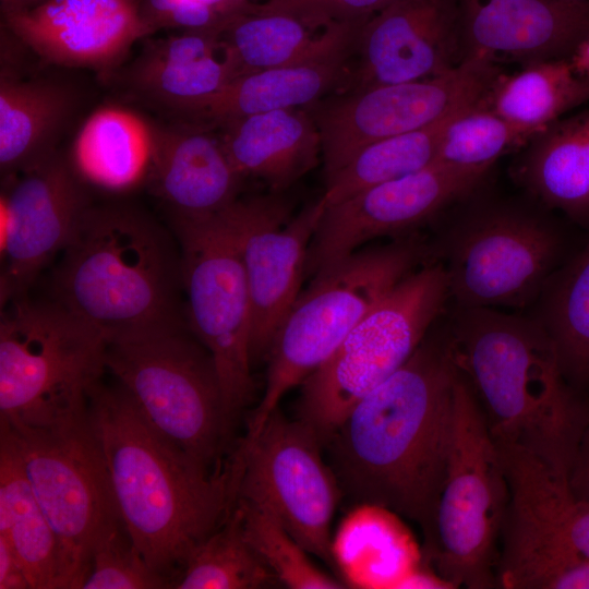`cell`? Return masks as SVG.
Returning <instances> with one entry per match:
<instances>
[{"mask_svg":"<svg viewBox=\"0 0 589 589\" xmlns=\"http://www.w3.org/2000/svg\"><path fill=\"white\" fill-rule=\"evenodd\" d=\"M455 375L445 326L434 324L325 442L341 491L417 522L424 536L447 465Z\"/></svg>","mask_w":589,"mask_h":589,"instance_id":"obj_1","label":"cell"},{"mask_svg":"<svg viewBox=\"0 0 589 589\" xmlns=\"http://www.w3.org/2000/svg\"><path fill=\"white\" fill-rule=\"evenodd\" d=\"M88 417L120 517L147 564L173 588L192 551L232 509L233 468L211 471L180 452L153 429L118 382L100 381L92 389Z\"/></svg>","mask_w":589,"mask_h":589,"instance_id":"obj_2","label":"cell"},{"mask_svg":"<svg viewBox=\"0 0 589 589\" xmlns=\"http://www.w3.org/2000/svg\"><path fill=\"white\" fill-rule=\"evenodd\" d=\"M447 342L496 444L521 447L568 478L589 401L564 377L537 317L453 305Z\"/></svg>","mask_w":589,"mask_h":589,"instance_id":"obj_3","label":"cell"},{"mask_svg":"<svg viewBox=\"0 0 589 589\" xmlns=\"http://www.w3.org/2000/svg\"><path fill=\"white\" fill-rule=\"evenodd\" d=\"M173 242L141 209L92 204L61 252L51 299L106 339L185 327L181 255Z\"/></svg>","mask_w":589,"mask_h":589,"instance_id":"obj_4","label":"cell"},{"mask_svg":"<svg viewBox=\"0 0 589 589\" xmlns=\"http://www.w3.org/2000/svg\"><path fill=\"white\" fill-rule=\"evenodd\" d=\"M105 352V335L53 299L1 306L0 420L53 429L85 419Z\"/></svg>","mask_w":589,"mask_h":589,"instance_id":"obj_5","label":"cell"},{"mask_svg":"<svg viewBox=\"0 0 589 589\" xmlns=\"http://www.w3.org/2000/svg\"><path fill=\"white\" fill-rule=\"evenodd\" d=\"M426 259L430 245L408 233L363 247L313 276L274 339L265 389L243 440L256 436L281 398L326 361L350 330Z\"/></svg>","mask_w":589,"mask_h":589,"instance_id":"obj_6","label":"cell"},{"mask_svg":"<svg viewBox=\"0 0 589 589\" xmlns=\"http://www.w3.org/2000/svg\"><path fill=\"white\" fill-rule=\"evenodd\" d=\"M508 502L509 486L498 446L456 369L447 465L424 536L425 553L438 579L456 588L497 586L496 548Z\"/></svg>","mask_w":589,"mask_h":589,"instance_id":"obj_7","label":"cell"},{"mask_svg":"<svg viewBox=\"0 0 589 589\" xmlns=\"http://www.w3.org/2000/svg\"><path fill=\"white\" fill-rule=\"evenodd\" d=\"M105 362L153 429L211 470L232 424L214 360L190 328L107 338Z\"/></svg>","mask_w":589,"mask_h":589,"instance_id":"obj_8","label":"cell"},{"mask_svg":"<svg viewBox=\"0 0 589 589\" xmlns=\"http://www.w3.org/2000/svg\"><path fill=\"white\" fill-rule=\"evenodd\" d=\"M448 301L440 262L430 261L406 277L300 384L298 419L325 444L351 409L407 362Z\"/></svg>","mask_w":589,"mask_h":589,"instance_id":"obj_9","label":"cell"},{"mask_svg":"<svg viewBox=\"0 0 589 589\" xmlns=\"http://www.w3.org/2000/svg\"><path fill=\"white\" fill-rule=\"evenodd\" d=\"M562 249L548 217L498 203L469 211L430 255L443 265L453 305L522 308L540 296Z\"/></svg>","mask_w":589,"mask_h":589,"instance_id":"obj_10","label":"cell"},{"mask_svg":"<svg viewBox=\"0 0 589 589\" xmlns=\"http://www.w3.org/2000/svg\"><path fill=\"white\" fill-rule=\"evenodd\" d=\"M181 255L185 316L211 353L229 421L254 394L251 303L226 208L204 217L171 216Z\"/></svg>","mask_w":589,"mask_h":589,"instance_id":"obj_11","label":"cell"},{"mask_svg":"<svg viewBox=\"0 0 589 589\" xmlns=\"http://www.w3.org/2000/svg\"><path fill=\"white\" fill-rule=\"evenodd\" d=\"M0 435L15 452L58 539L68 589H81L93 546L122 520L89 417L53 429L12 426Z\"/></svg>","mask_w":589,"mask_h":589,"instance_id":"obj_12","label":"cell"},{"mask_svg":"<svg viewBox=\"0 0 589 589\" xmlns=\"http://www.w3.org/2000/svg\"><path fill=\"white\" fill-rule=\"evenodd\" d=\"M322 445L311 426L277 408L235 453L236 498L268 509L309 554L334 565L330 526L341 490Z\"/></svg>","mask_w":589,"mask_h":589,"instance_id":"obj_13","label":"cell"},{"mask_svg":"<svg viewBox=\"0 0 589 589\" xmlns=\"http://www.w3.org/2000/svg\"><path fill=\"white\" fill-rule=\"evenodd\" d=\"M498 72L497 67L461 62L437 76L341 93L313 115L325 179L373 142L432 125L477 105Z\"/></svg>","mask_w":589,"mask_h":589,"instance_id":"obj_14","label":"cell"},{"mask_svg":"<svg viewBox=\"0 0 589 589\" xmlns=\"http://www.w3.org/2000/svg\"><path fill=\"white\" fill-rule=\"evenodd\" d=\"M325 209L322 196L290 217L276 195L237 199L226 208L251 303V359L268 357L274 339L300 296L309 248Z\"/></svg>","mask_w":589,"mask_h":589,"instance_id":"obj_15","label":"cell"},{"mask_svg":"<svg viewBox=\"0 0 589 589\" xmlns=\"http://www.w3.org/2000/svg\"><path fill=\"white\" fill-rule=\"evenodd\" d=\"M5 179L1 197L0 302L26 297L92 205L86 183L56 152Z\"/></svg>","mask_w":589,"mask_h":589,"instance_id":"obj_16","label":"cell"},{"mask_svg":"<svg viewBox=\"0 0 589 589\" xmlns=\"http://www.w3.org/2000/svg\"><path fill=\"white\" fill-rule=\"evenodd\" d=\"M485 175L435 161L325 206L309 248L305 276H315L369 241L411 233L446 206L469 195Z\"/></svg>","mask_w":589,"mask_h":589,"instance_id":"obj_17","label":"cell"},{"mask_svg":"<svg viewBox=\"0 0 589 589\" xmlns=\"http://www.w3.org/2000/svg\"><path fill=\"white\" fill-rule=\"evenodd\" d=\"M341 93L444 74L461 63L456 0H393L359 27Z\"/></svg>","mask_w":589,"mask_h":589,"instance_id":"obj_18","label":"cell"},{"mask_svg":"<svg viewBox=\"0 0 589 589\" xmlns=\"http://www.w3.org/2000/svg\"><path fill=\"white\" fill-rule=\"evenodd\" d=\"M4 27L41 60L109 73L154 34L141 0H47L4 13Z\"/></svg>","mask_w":589,"mask_h":589,"instance_id":"obj_19","label":"cell"},{"mask_svg":"<svg viewBox=\"0 0 589 589\" xmlns=\"http://www.w3.org/2000/svg\"><path fill=\"white\" fill-rule=\"evenodd\" d=\"M461 62L496 67L568 58L589 29V0H456Z\"/></svg>","mask_w":589,"mask_h":589,"instance_id":"obj_20","label":"cell"},{"mask_svg":"<svg viewBox=\"0 0 589 589\" xmlns=\"http://www.w3.org/2000/svg\"><path fill=\"white\" fill-rule=\"evenodd\" d=\"M152 155L146 181L171 216L204 217L238 199L241 177L220 139L207 127L179 120L151 124Z\"/></svg>","mask_w":589,"mask_h":589,"instance_id":"obj_21","label":"cell"},{"mask_svg":"<svg viewBox=\"0 0 589 589\" xmlns=\"http://www.w3.org/2000/svg\"><path fill=\"white\" fill-rule=\"evenodd\" d=\"M238 75L216 27L145 38L123 81L139 99L184 120Z\"/></svg>","mask_w":589,"mask_h":589,"instance_id":"obj_22","label":"cell"},{"mask_svg":"<svg viewBox=\"0 0 589 589\" xmlns=\"http://www.w3.org/2000/svg\"><path fill=\"white\" fill-rule=\"evenodd\" d=\"M361 24L323 22L243 2L225 16L218 32L241 75L352 52Z\"/></svg>","mask_w":589,"mask_h":589,"instance_id":"obj_23","label":"cell"},{"mask_svg":"<svg viewBox=\"0 0 589 589\" xmlns=\"http://www.w3.org/2000/svg\"><path fill=\"white\" fill-rule=\"evenodd\" d=\"M509 486L502 530L518 532L589 560V503L568 478L530 452L497 444Z\"/></svg>","mask_w":589,"mask_h":589,"instance_id":"obj_24","label":"cell"},{"mask_svg":"<svg viewBox=\"0 0 589 589\" xmlns=\"http://www.w3.org/2000/svg\"><path fill=\"white\" fill-rule=\"evenodd\" d=\"M81 103L73 83L57 77L24 79L8 67L0 75V168L4 178L58 152V143Z\"/></svg>","mask_w":589,"mask_h":589,"instance_id":"obj_25","label":"cell"},{"mask_svg":"<svg viewBox=\"0 0 589 589\" xmlns=\"http://www.w3.org/2000/svg\"><path fill=\"white\" fill-rule=\"evenodd\" d=\"M224 151L241 178L263 180L276 193L313 169L322 154L314 116L280 109L223 123Z\"/></svg>","mask_w":589,"mask_h":589,"instance_id":"obj_26","label":"cell"},{"mask_svg":"<svg viewBox=\"0 0 589 589\" xmlns=\"http://www.w3.org/2000/svg\"><path fill=\"white\" fill-rule=\"evenodd\" d=\"M512 173L542 205L589 228V108L537 133Z\"/></svg>","mask_w":589,"mask_h":589,"instance_id":"obj_27","label":"cell"},{"mask_svg":"<svg viewBox=\"0 0 589 589\" xmlns=\"http://www.w3.org/2000/svg\"><path fill=\"white\" fill-rule=\"evenodd\" d=\"M352 52L241 74L202 100L183 121L205 127L252 115L301 108L344 87Z\"/></svg>","mask_w":589,"mask_h":589,"instance_id":"obj_28","label":"cell"},{"mask_svg":"<svg viewBox=\"0 0 589 589\" xmlns=\"http://www.w3.org/2000/svg\"><path fill=\"white\" fill-rule=\"evenodd\" d=\"M151 155V124L124 108L106 107L85 121L70 161L85 183L121 192L146 180Z\"/></svg>","mask_w":589,"mask_h":589,"instance_id":"obj_29","label":"cell"},{"mask_svg":"<svg viewBox=\"0 0 589 589\" xmlns=\"http://www.w3.org/2000/svg\"><path fill=\"white\" fill-rule=\"evenodd\" d=\"M588 100L589 83L575 73L568 58H561L529 63L510 74L498 72L478 105L537 134Z\"/></svg>","mask_w":589,"mask_h":589,"instance_id":"obj_30","label":"cell"},{"mask_svg":"<svg viewBox=\"0 0 589 589\" xmlns=\"http://www.w3.org/2000/svg\"><path fill=\"white\" fill-rule=\"evenodd\" d=\"M0 534L21 558L33 589H68L55 531L15 452L1 435Z\"/></svg>","mask_w":589,"mask_h":589,"instance_id":"obj_31","label":"cell"},{"mask_svg":"<svg viewBox=\"0 0 589 589\" xmlns=\"http://www.w3.org/2000/svg\"><path fill=\"white\" fill-rule=\"evenodd\" d=\"M536 316L553 340L560 366L574 387L589 384V240L556 269L540 296Z\"/></svg>","mask_w":589,"mask_h":589,"instance_id":"obj_32","label":"cell"},{"mask_svg":"<svg viewBox=\"0 0 589 589\" xmlns=\"http://www.w3.org/2000/svg\"><path fill=\"white\" fill-rule=\"evenodd\" d=\"M457 113L432 125L378 140L358 151L325 179L326 189L322 195L325 206L434 164L443 132Z\"/></svg>","mask_w":589,"mask_h":589,"instance_id":"obj_33","label":"cell"},{"mask_svg":"<svg viewBox=\"0 0 589 589\" xmlns=\"http://www.w3.org/2000/svg\"><path fill=\"white\" fill-rule=\"evenodd\" d=\"M277 581L247 541L235 508L190 554L176 589H255Z\"/></svg>","mask_w":589,"mask_h":589,"instance_id":"obj_34","label":"cell"},{"mask_svg":"<svg viewBox=\"0 0 589 589\" xmlns=\"http://www.w3.org/2000/svg\"><path fill=\"white\" fill-rule=\"evenodd\" d=\"M496 581L506 589H589V560L532 538L501 533Z\"/></svg>","mask_w":589,"mask_h":589,"instance_id":"obj_35","label":"cell"},{"mask_svg":"<svg viewBox=\"0 0 589 589\" xmlns=\"http://www.w3.org/2000/svg\"><path fill=\"white\" fill-rule=\"evenodd\" d=\"M243 534L278 582L292 589H339L344 584L320 569L303 546L265 507L236 498Z\"/></svg>","mask_w":589,"mask_h":589,"instance_id":"obj_36","label":"cell"},{"mask_svg":"<svg viewBox=\"0 0 589 589\" xmlns=\"http://www.w3.org/2000/svg\"><path fill=\"white\" fill-rule=\"evenodd\" d=\"M534 135L477 104L447 123L436 161L488 172L498 158L520 151Z\"/></svg>","mask_w":589,"mask_h":589,"instance_id":"obj_37","label":"cell"},{"mask_svg":"<svg viewBox=\"0 0 589 589\" xmlns=\"http://www.w3.org/2000/svg\"><path fill=\"white\" fill-rule=\"evenodd\" d=\"M168 578L155 572L136 549L122 520L95 542L81 589H165Z\"/></svg>","mask_w":589,"mask_h":589,"instance_id":"obj_38","label":"cell"},{"mask_svg":"<svg viewBox=\"0 0 589 589\" xmlns=\"http://www.w3.org/2000/svg\"><path fill=\"white\" fill-rule=\"evenodd\" d=\"M141 3L154 32L216 28L227 15L202 0H141Z\"/></svg>","mask_w":589,"mask_h":589,"instance_id":"obj_39","label":"cell"},{"mask_svg":"<svg viewBox=\"0 0 589 589\" xmlns=\"http://www.w3.org/2000/svg\"><path fill=\"white\" fill-rule=\"evenodd\" d=\"M393 0H264L254 3L268 11H280L323 22L363 23Z\"/></svg>","mask_w":589,"mask_h":589,"instance_id":"obj_40","label":"cell"},{"mask_svg":"<svg viewBox=\"0 0 589 589\" xmlns=\"http://www.w3.org/2000/svg\"><path fill=\"white\" fill-rule=\"evenodd\" d=\"M0 589H33L24 564L7 539L1 534Z\"/></svg>","mask_w":589,"mask_h":589,"instance_id":"obj_41","label":"cell"},{"mask_svg":"<svg viewBox=\"0 0 589 589\" xmlns=\"http://www.w3.org/2000/svg\"><path fill=\"white\" fill-rule=\"evenodd\" d=\"M568 482L574 494L589 503V424L580 438Z\"/></svg>","mask_w":589,"mask_h":589,"instance_id":"obj_42","label":"cell"},{"mask_svg":"<svg viewBox=\"0 0 589 589\" xmlns=\"http://www.w3.org/2000/svg\"><path fill=\"white\" fill-rule=\"evenodd\" d=\"M568 60L575 73L589 83V29L579 40Z\"/></svg>","mask_w":589,"mask_h":589,"instance_id":"obj_43","label":"cell"},{"mask_svg":"<svg viewBox=\"0 0 589 589\" xmlns=\"http://www.w3.org/2000/svg\"><path fill=\"white\" fill-rule=\"evenodd\" d=\"M47 0H0L1 14L32 9Z\"/></svg>","mask_w":589,"mask_h":589,"instance_id":"obj_44","label":"cell"},{"mask_svg":"<svg viewBox=\"0 0 589 589\" xmlns=\"http://www.w3.org/2000/svg\"><path fill=\"white\" fill-rule=\"evenodd\" d=\"M237 1L238 3H243V2H247L245 0H235ZM264 1V0H263Z\"/></svg>","mask_w":589,"mask_h":589,"instance_id":"obj_45","label":"cell"}]
</instances>
